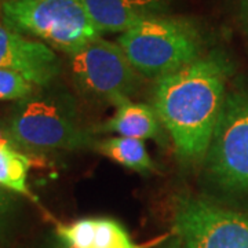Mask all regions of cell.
<instances>
[{"instance_id":"4fadbf2b","label":"cell","mask_w":248,"mask_h":248,"mask_svg":"<svg viewBox=\"0 0 248 248\" xmlns=\"http://www.w3.org/2000/svg\"><path fill=\"white\" fill-rule=\"evenodd\" d=\"M32 159L13 148L0 149V186L18 195L33 197L28 187V172Z\"/></svg>"},{"instance_id":"3957f363","label":"cell","mask_w":248,"mask_h":248,"mask_svg":"<svg viewBox=\"0 0 248 248\" xmlns=\"http://www.w3.org/2000/svg\"><path fill=\"white\" fill-rule=\"evenodd\" d=\"M117 45L135 71L156 79L202 57L197 28L181 18H148L122 33Z\"/></svg>"},{"instance_id":"5b68a950","label":"cell","mask_w":248,"mask_h":248,"mask_svg":"<svg viewBox=\"0 0 248 248\" xmlns=\"http://www.w3.org/2000/svg\"><path fill=\"white\" fill-rule=\"evenodd\" d=\"M205 157L221 187L248 192V93L226 97Z\"/></svg>"},{"instance_id":"8992f818","label":"cell","mask_w":248,"mask_h":248,"mask_svg":"<svg viewBox=\"0 0 248 248\" xmlns=\"http://www.w3.org/2000/svg\"><path fill=\"white\" fill-rule=\"evenodd\" d=\"M172 219L182 248H248V214L184 196L177 200Z\"/></svg>"},{"instance_id":"ac0fdd59","label":"cell","mask_w":248,"mask_h":248,"mask_svg":"<svg viewBox=\"0 0 248 248\" xmlns=\"http://www.w3.org/2000/svg\"><path fill=\"white\" fill-rule=\"evenodd\" d=\"M1 1H9V0H1Z\"/></svg>"},{"instance_id":"d6986e66","label":"cell","mask_w":248,"mask_h":248,"mask_svg":"<svg viewBox=\"0 0 248 248\" xmlns=\"http://www.w3.org/2000/svg\"><path fill=\"white\" fill-rule=\"evenodd\" d=\"M61 246H62V244H61ZM62 248H66V247H65V246H62Z\"/></svg>"},{"instance_id":"5bb4252c","label":"cell","mask_w":248,"mask_h":248,"mask_svg":"<svg viewBox=\"0 0 248 248\" xmlns=\"http://www.w3.org/2000/svg\"><path fill=\"white\" fill-rule=\"evenodd\" d=\"M35 84L16 69H0V101H24L31 98Z\"/></svg>"},{"instance_id":"2e32d148","label":"cell","mask_w":248,"mask_h":248,"mask_svg":"<svg viewBox=\"0 0 248 248\" xmlns=\"http://www.w3.org/2000/svg\"><path fill=\"white\" fill-rule=\"evenodd\" d=\"M4 148L18 149L16 142L13 140V137H11V134H10L9 124L0 122V149H4Z\"/></svg>"},{"instance_id":"52a82bcc","label":"cell","mask_w":248,"mask_h":248,"mask_svg":"<svg viewBox=\"0 0 248 248\" xmlns=\"http://www.w3.org/2000/svg\"><path fill=\"white\" fill-rule=\"evenodd\" d=\"M69 57L73 80L83 93L115 107L130 99L137 71L117 43L99 36Z\"/></svg>"},{"instance_id":"8fae6325","label":"cell","mask_w":248,"mask_h":248,"mask_svg":"<svg viewBox=\"0 0 248 248\" xmlns=\"http://www.w3.org/2000/svg\"><path fill=\"white\" fill-rule=\"evenodd\" d=\"M115 115L98 127V133L117 134L135 140H157L161 135V122L155 108L131 99L117 105Z\"/></svg>"},{"instance_id":"7a4b0ae2","label":"cell","mask_w":248,"mask_h":248,"mask_svg":"<svg viewBox=\"0 0 248 248\" xmlns=\"http://www.w3.org/2000/svg\"><path fill=\"white\" fill-rule=\"evenodd\" d=\"M0 13L13 31L68 55L101 36L81 0H9Z\"/></svg>"},{"instance_id":"9c48e42d","label":"cell","mask_w":248,"mask_h":248,"mask_svg":"<svg viewBox=\"0 0 248 248\" xmlns=\"http://www.w3.org/2000/svg\"><path fill=\"white\" fill-rule=\"evenodd\" d=\"M55 232L66 248H146L134 243L128 232L110 218H83L60 223Z\"/></svg>"},{"instance_id":"9a60e30c","label":"cell","mask_w":248,"mask_h":248,"mask_svg":"<svg viewBox=\"0 0 248 248\" xmlns=\"http://www.w3.org/2000/svg\"><path fill=\"white\" fill-rule=\"evenodd\" d=\"M13 205H14V199L10 190L0 186V229L9 219L10 214L13 211Z\"/></svg>"},{"instance_id":"ba28073f","label":"cell","mask_w":248,"mask_h":248,"mask_svg":"<svg viewBox=\"0 0 248 248\" xmlns=\"http://www.w3.org/2000/svg\"><path fill=\"white\" fill-rule=\"evenodd\" d=\"M3 68L21 72L35 86H47L61 71L51 47L31 40L0 22V69Z\"/></svg>"},{"instance_id":"7c38bea8","label":"cell","mask_w":248,"mask_h":248,"mask_svg":"<svg viewBox=\"0 0 248 248\" xmlns=\"http://www.w3.org/2000/svg\"><path fill=\"white\" fill-rule=\"evenodd\" d=\"M98 152L125 169L148 174L155 171V163L141 140L127 137H112L98 142Z\"/></svg>"},{"instance_id":"e0dca14e","label":"cell","mask_w":248,"mask_h":248,"mask_svg":"<svg viewBox=\"0 0 248 248\" xmlns=\"http://www.w3.org/2000/svg\"><path fill=\"white\" fill-rule=\"evenodd\" d=\"M170 248H182V247H181L179 241H177V243H174V244H172V246H171V247H170Z\"/></svg>"},{"instance_id":"277c9868","label":"cell","mask_w":248,"mask_h":248,"mask_svg":"<svg viewBox=\"0 0 248 248\" xmlns=\"http://www.w3.org/2000/svg\"><path fill=\"white\" fill-rule=\"evenodd\" d=\"M7 124L17 148L24 151H79L93 143L72 108L54 98L21 101Z\"/></svg>"},{"instance_id":"6da1fadb","label":"cell","mask_w":248,"mask_h":248,"mask_svg":"<svg viewBox=\"0 0 248 248\" xmlns=\"http://www.w3.org/2000/svg\"><path fill=\"white\" fill-rule=\"evenodd\" d=\"M226 79L228 63L210 54L156 80L153 108L182 160L207 156L226 99Z\"/></svg>"},{"instance_id":"30bf717a","label":"cell","mask_w":248,"mask_h":248,"mask_svg":"<svg viewBox=\"0 0 248 248\" xmlns=\"http://www.w3.org/2000/svg\"><path fill=\"white\" fill-rule=\"evenodd\" d=\"M99 33L127 32L142 21L157 17L163 0H81Z\"/></svg>"}]
</instances>
